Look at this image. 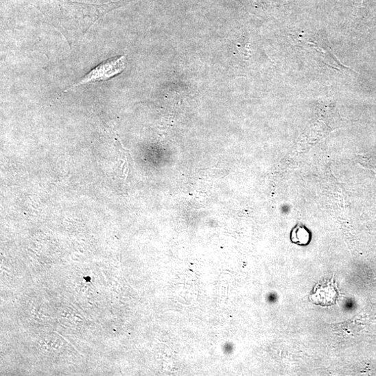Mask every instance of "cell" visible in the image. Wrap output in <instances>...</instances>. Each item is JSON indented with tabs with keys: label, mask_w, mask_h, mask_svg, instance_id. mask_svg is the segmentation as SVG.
<instances>
[{
	"label": "cell",
	"mask_w": 376,
	"mask_h": 376,
	"mask_svg": "<svg viewBox=\"0 0 376 376\" xmlns=\"http://www.w3.org/2000/svg\"><path fill=\"white\" fill-rule=\"evenodd\" d=\"M126 56L103 62L67 90L79 86L108 80L121 73L126 69Z\"/></svg>",
	"instance_id": "6da1fadb"
},
{
	"label": "cell",
	"mask_w": 376,
	"mask_h": 376,
	"mask_svg": "<svg viewBox=\"0 0 376 376\" xmlns=\"http://www.w3.org/2000/svg\"><path fill=\"white\" fill-rule=\"evenodd\" d=\"M341 296L333 275L331 280H323L315 285L309 296V300L315 305L330 307L338 303Z\"/></svg>",
	"instance_id": "7a4b0ae2"
}]
</instances>
